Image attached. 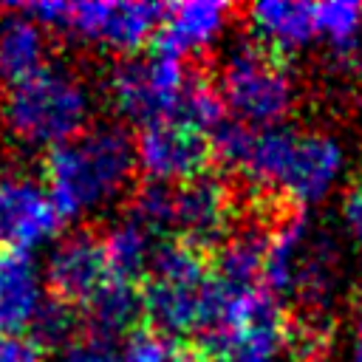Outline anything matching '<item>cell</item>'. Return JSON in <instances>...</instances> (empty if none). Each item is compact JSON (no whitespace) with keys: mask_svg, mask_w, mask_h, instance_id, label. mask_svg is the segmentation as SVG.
<instances>
[{"mask_svg":"<svg viewBox=\"0 0 362 362\" xmlns=\"http://www.w3.org/2000/svg\"><path fill=\"white\" fill-rule=\"evenodd\" d=\"M212 156L255 187L283 192L297 206L325 198L342 170V150L331 136L297 133L280 124L249 127L223 122L212 133Z\"/></svg>","mask_w":362,"mask_h":362,"instance_id":"6da1fadb","label":"cell"},{"mask_svg":"<svg viewBox=\"0 0 362 362\" xmlns=\"http://www.w3.org/2000/svg\"><path fill=\"white\" fill-rule=\"evenodd\" d=\"M136 173V141L113 122L90 124L76 139L45 153L42 184L62 218H79L113 204Z\"/></svg>","mask_w":362,"mask_h":362,"instance_id":"7a4b0ae2","label":"cell"},{"mask_svg":"<svg viewBox=\"0 0 362 362\" xmlns=\"http://www.w3.org/2000/svg\"><path fill=\"white\" fill-rule=\"evenodd\" d=\"M90 107V90L71 68L45 65L6 90L0 119L14 141L54 150L88 127Z\"/></svg>","mask_w":362,"mask_h":362,"instance_id":"3957f363","label":"cell"},{"mask_svg":"<svg viewBox=\"0 0 362 362\" xmlns=\"http://www.w3.org/2000/svg\"><path fill=\"white\" fill-rule=\"evenodd\" d=\"M212 263L206 255L184 240L164 243L156 249L147 286H144V317L150 328L170 339L201 334L212 305Z\"/></svg>","mask_w":362,"mask_h":362,"instance_id":"277c9868","label":"cell"},{"mask_svg":"<svg viewBox=\"0 0 362 362\" xmlns=\"http://www.w3.org/2000/svg\"><path fill=\"white\" fill-rule=\"evenodd\" d=\"M218 90L235 122L249 127H277L294 105V82L283 57L257 40H243L226 51Z\"/></svg>","mask_w":362,"mask_h":362,"instance_id":"5b68a950","label":"cell"},{"mask_svg":"<svg viewBox=\"0 0 362 362\" xmlns=\"http://www.w3.org/2000/svg\"><path fill=\"white\" fill-rule=\"evenodd\" d=\"M263 283L272 297H300L311 305L325 303L334 283V249L303 212L280 218L269 232Z\"/></svg>","mask_w":362,"mask_h":362,"instance_id":"8992f818","label":"cell"},{"mask_svg":"<svg viewBox=\"0 0 362 362\" xmlns=\"http://www.w3.org/2000/svg\"><path fill=\"white\" fill-rule=\"evenodd\" d=\"M187 79L189 74L181 59L153 51L150 57L119 59L107 74L105 90L119 116L147 127L175 116Z\"/></svg>","mask_w":362,"mask_h":362,"instance_id":"52a82bcc","label":"cell"},{"mask_svg":"<svg viewBox=\"0 0 362 362\" xmlns=\"http://www.w3.org/2000/svg\"><path fill=\"white\" fill-rule=\"evenodd\" d=\"M161 20H164V6L158 3H127V0L68 3L62 31L85 42H93L99 48L136 57L139 48L156 40Z\"/></svg>","mask_w":362,"mask_h":362,"instance_id":"ba28073f","label":"cell"},{"mask_svg":"<svg viewBox=\"0 0 362 362\" xmlns=\"http://www.w3.org/2000/svg\"><path fill=\"white\" fill-rule=\"evenodd\" d=\"M212 139L178 119L153 122L139 130L136 167L156 184H187L206 173Z\"/></svg>","mask_w":362,"mask_h":362,"instance_id":"9c48e42d","label":"cell"},{"mask_svg":"<svg viewBox=\"0 0 362 362\" xmlns=\"http://www.w3.org/2000/svg\"><path fill=\"white\" fill-rule=\"evenodd\" d=\"M51 192L42 181L8 170L0 173V246L17 252H34L54 240L62 226Z\"/></svg>","mask_w":362,"mask_h":362,"instance_id":"30bf717a","label":"cell"},{"mask_svg":"<svg viewBox=\"0 0 362 362\" xmlns=\"http://www.w3.org/2000/svg\"><path fill=\"white\" fill-rule=\"evenodd\" d=\"M235 204L232 189L215 175H198L175 187V221L181 240L206 252L229 238Z\"/></svg>","mask_w":362,"mask_h":362,"instance_id":"8fae6325","label":"cell"},{"mask_svg":"<svg viewBox=\"0 0 362 362\" xmlns=\"http://www.w3.org/2000/svg\"><path fill=\"white\" fill-rule=\"evenodd\" d=\"M110 277L102 238L93 232H74L62 238L45 263V286L68 305H85Z\"/></svg>","mask_w":362,"mask_h":362,"instance_id":"7c38bea8","label":"cell"},{"mask_svg":"<svg viewBox=\"0 0 362 362\" xmlns=\"http://www.w3.org/2000/svg\"><path fill=\"white\" fill-rule=\"evenodd\" d=\"M198 351L218 362H280L288 351V322L272 297L249 322L198 342Z\"/></svg>","mask_w":362,"mask_h":362,"instance_id":"4fadbf2b","label":"cell"},{"mask_svg":"<svg viewBox=\"0 0 362 362\" xmlns=\"http://www.w3.org/2000/svg\"><path fill=\"white\" fill-rule=\"evenodd\" d=\"M232 6L218 0H187L164 8L161 28L156 34V51L184 59L187 54H198L218 42L223 28L229 25Z\"/></svg>","mask_w":362,"mask_h":362,"instance_id":"5bb4252c","label":"cell"},{"mask_svg":"<svg viewBox=\"0 0 362 362\" xmlns=\"http://www.w3.org/2000/svg\"><path fill=\"white\" fill-rule=\"evenodd\" d=\"M45 272L28 252L0 246V328L28 331L45 305Z\"/></svg>","mask_w":362,"mask_h":362,"instance_id":"9a60e30c","label":"cell"},{"mask_svg":"<svg viewBox=\"0 0 362 362\" xmlns=\"http://www.w3.org/2000/svg\"><path fill=\"white\" fill-rule=\"evenodd\" d=\"M252 40H257L272 54L283 57L300 51L317 34L314 28V6L300 0H263L249 6L246 11Z\"/></svg>","mask_w":362,"mask_h":362,"instance_id":"2e32d148","label":"cell"},{"mask_svg":"<svg viewBox=\"0 0 362 362\" xmlns=\"http://www.w3.org/2000/svg\"><path fill=\"white\" fill-rule=\"evenodd\" d=\"M48 40L45 28H40L28 14L17 6H6L0 11V82L8 88L28 79L40 68H45Z\"/></svg>","mask_w":362,"mask_h":362,"instance_id":"e0dca14e","label":"cell"},{"mask_svg":"<svg viewBox=\"0 0 362 362\" xmlns=\"http://www.w3.org/2000/svg\"><path fill=\"white\" fill-rule=\"evenodd\" d=\"M107 272L116 280L139 283L144 274H150L153 257H156V235L141 226L136 218H122L110 223V229L102 235Z\"/></svg>","mask_w":362,"mask_h":362,"instance_id":"ac0fdd59","label":"cell"},{"mask_svg":"<svg viewBox=\"0 0 362 362\" xmlns=\"http://www.w3.org/2000/svg\"><path fill=\"white\" fill-rule=\"evenodd\" d=\"M88 322L99 334V339H110L119 334H133L139 320L144 317V294L136 283L107 277L105 286L85 303Z\"/></svg>","mask_w":362,"mask_h":362,"instance_id":"d6986e66","label":"cell"},{"mask_svg":"<svg viewBox=\"0 0 362 362\" xmlns=\"http://www.w3.org/2000/svg\"><path fill=\"white\" fill-rule=\"evenodd\" d=\"M266 243L269 232L257 226H246L229 235L212 260V277L229 288H255L263 280Z\"/></svg>","mask_w":362,"mask_h":362,"instance_id":"ffe728a7","label":"cell"},{"mask_svg":"<svg viewBox=\"0 0 362 362\" xmlns=\"http://www.w3.org/2000/svg\"><path fill=\"white\" fill-rule=\"evenodd\" d=\"M223 99H221V90L215 82L198 76V74H189L187 85H184V93L178 99V110L173 119L201 130V133H215L221 124H223Z\"/></svg>","mask_w":362,"mask_h":362,"instance_id":"44dd1931","label":"cell"},{"mask_svg":"<svg viewBox=\"0 0 362 362\" xmlns=\"http://www.w3.org/2000/svg\"><path fill=\"white\" fill-rule=\"evenodd\" d=\"M314 28L322 34L339 54L359 42L362 31V6L351 0H331L314 6Z\"/></svg>","mask_w":362,"mask_h":362,"instance_id":"7402d4cb","label":"cell"},{"mask_svg":"<svg viewBox=\"0 0 362 362\" xmlns=\"http://www.w3.org/2000/svg\"><path fill=\"white\" fill-rule=\"evenodd\" d=\"M130 218H136L153 235H161V232L173 229V221H175V187L144 181L133 192Z\"/></svg>","mask_w":362,"mask_h":362,"instance_id":"603a6c76","label":"cell"},{"mask_svg":"<svg viewBox=\"0 0 362 362\" xmlns=\"http://www.w3.org/2000/svg\"><path fill=\"white\" fill-rule=\"evenodd\" d=\"M31 331V342H37L40 348H65L74 342V331H76V311L74 305L62 303V300H45V305L40 308Z\"/></svg>","mask_w":362,"mask_h":362,"instance_id":"cb8c5ba5","label":"cell"},{"mask_svg":"<svg viewBox=\"0 0 362 362\" xmlns=\"http://www.w3.org/2000/svg\"><path fill=\"white\" fill-rule=\"evenodd\" d=\"M119 351L124 362H178L181 356L175 351V342L156 328H136Z\"/></svg>","mask_w":362,"mask_h":362,"instance_id":"d4e9b609","label":"cell"},{"mask_svg":"<svg viewBox=\"0 0 362 362\" xmlns=\"http://www.w3.org/2000/svg\"><path fill=\"white\" fill-rule=\"evenodd\" d=\"M54 362H124L122 351L110 342V339H74L71 345H65Z\"/></svg>","mask_w":362,"mask_h":362,"instance_id":"484cf974","label":"cell"},{"mask_svg":"<svg viewBox=\"0 0 362 362\" xmlns=\"http://www.w3.org/2000/svg\"><path fill=\"white\" fill-rule=\"evenodd\" d=\"M0 362H42V348L31 337L6 334L0 328Z\"/></svg>","mask_w":362,"mask_h":362,"instance_id":"4316f807","label":"cell"},{"mask_svg":"<svg viewBox=\"0 0 362 362\" xmlns=\"http://www.w3.org/2000/svg\"><path fill=\"white\" fill-rule=\"evenodd\" d=\"M342 218L345 226L356 240H362V184H354L342 198Z\"/></svg>","mask_w":362,"mask_h":362,"instance_id":"83f0119b","label":"cell"},{"mask_svg":"<svg viewBox=\"0 0 362 362\" xmlns=\"http://www.w3.org/2000/svg\"><path fill=\"white\" fill-rule=\"evenodd\" d=\"M342 62H345V68L351 71V76L362 85V40H359L356 45H351V48L342 54Z\"/></svg>","mask_w":362,"mask_h":362,"instance_id":"f1b7e54d","label":"cell"},{"mask_svg":"<svg viewBox=\"0 0 362 362\" xmlns=\"http://www.w3.org/2000/svg\"><path fill=\"white\" fill-rule=\"evenodd\" d=\"M178 362H218V359H212V356H206V354H201V351L195 348V351H189V354H181Z\"/></svg>","mask_w":362,"mask_h":362,"instance_id":"f546056e","label":"cell"},{"mask_svg":"<svg viewBox=\"0 0 362 362\" xmlns=\"http://www.w3.org/2000/svg\"><path fill=\"white\" fill-rule=\"evenodd\" d=\"M351 362H362V322L356 328V337H354V348H351Z\"/></svg>","mask_w":362,"mask_h":362,"instance_id":"4dcf8cb0","label":"cell"},{"mask_svg":"<svg viewBox=\"0 0 362 362\" xmlns=\"http://www.w3.org/2000/svg\"><path fill=\"white\" fill-rule=\"evenodd\" d=\"M303 362H320V359H303Z\"/></svg>","mask_w":362,"mask_h":362,"instance_id":"1f68e13d","label":"cell"}]
</instances>
